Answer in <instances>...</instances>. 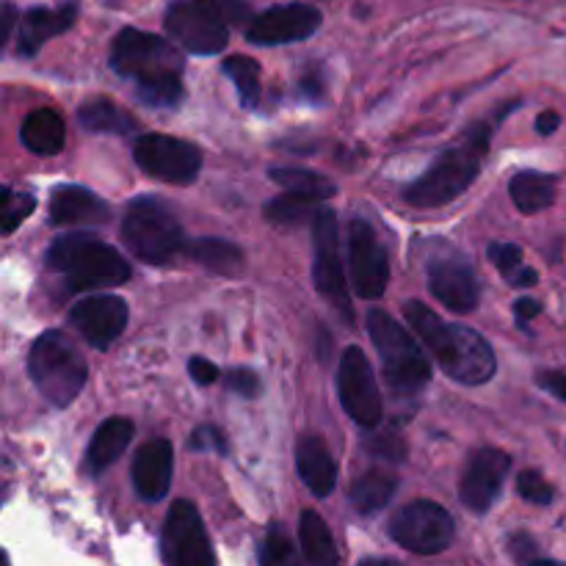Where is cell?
I'll return each instance as SVG.
<instances>
[{
  "instance_id": "cell-1",
  "label": "cell",
  "mask_w": 566,
  "mask_h": 566,
  "mask_svg": "<svg viewBox=\"0 0 566 566\" xmlns=\"http://www.w3.org/2000/svg\"><path fill=\"white\" fill-rule=\"evenodd\" d=\"M111 66L133 81L138 103L149 108H177L182 103L186 61L169 39L138 28H122L111 44Z\"/></svg>"
},
{
  "instance_id": "cell-2",
  "label": "cell",
  "mask_w": 566,
  "mask_h": 566,
  "mask_svg": "<svg viewBox=\"0 0 566 566\" xmlns=\"http://www.w3.org/2000/svg\"><path fill=\"white\" fill-rule=\"evenodd\" d=\"M403 318L418 332L420 343L453 381L468 387L486 385L495 376L497 359L490 343L464 324H448L423 302L403 304Z\"/></svg>"
},
{
  "instance_id": "cell-3",
  "label": "cell",
  "mask_w": 566,
  "mask_h": 566,
  "mask_svg": "<svg viewBox=\"0 0 566 566\" xmlns=\"http://www.w3.org/2000/svg\"><path fill=\"white\" fill-rule=\"evenodd\" d=\"M492 130L495 125L486 119L470 125L434 164L429 166L423 177L412 182L403 191V202L412 208L431 210L451 205L453 199L462 197L481 175V164H484L486 153H490Z\"/></svg>"
},
{
  "instance_id": "cell-4",
  "label": "cell",
  "mask_w": 566,
  "mask_h": 566,
  "mask_svg": "<svg viewBox=\"0 0 566 566\" xmlns=\"http://www.w3.org/2000/svg\"><path fill=\"white\" fill-rule=\"evenodd\" d=\"M44 263L64 276L70 291H99V287L125 285L130 280V263L88 232H70L50 243Z\"/></svg>"
},
{
  "instance_id": "cell-5",
  "label": "cell",
  "mask_w": 566,
  "mask_h": 566,
  "mask_svg": "<svg viewBox=\"0 0 566 566\" xmlns=\"http://www.w3.org/2000/svg\"><path fill=\"white\" fill-rule=\"evenodd\" d=\"M368 335L374 340L381 359V374L387 387L398 398H412L426 390L431 381V363L426 357L423 346L409 335L403 324H398L385 310H370L368 313Z\"/></svg>"
},
{
  "instance_id": "cell-6",
  "label": "cell",
  "mask_w": 566,
  "mask_h": 566,
  "mask_svg": "<svg viewBox=\"0 0 566 566\" xmlns=\"http://www.w3.org/2000/svg\"><path fill=\"white\" fill-rule=\"evenodd\" d=\"M28 376L50 407L66 409L86 387L88 365L64 332L50 329L28 352Z\"/></svg>"
},
{
  "instance_id": "cell-7",
  "label": "cell",
  "mask_w": 566,
  "mask_h": 566,
  "mask_svg": "<svg viewBox=\"0 0 566 566\" xmlns=\"http://www.w3.org/2000/svg\"><path fill=\"white\" fill-rule=\"evenodd\" d=\"M122 241L133 258L147 265H169L188 252V238L175 210L158 197H138L127 205Z\"/></svg>"
},
{
  "instance_id": "cell-8",
  "label": "cell",
  "mask_w": 566,
  "mask_h": 566,
  "mask_svg": "<svg viewBox=\"0 0 566 566\" xmlns=\"http://www.w3.org/2000/svg\"><path fill=\"white\" fill-rule=\"evenodd\" d=\"M166 33L193 55H219L230 44V22L219 0H175L164 17Z\"/></svg>"
},
{
  "instance_id": "cell-9",
  "label": "cell",
  "mask_w": 566,
  "mask_h": 566,
  "mask_svg": "<svg viewBox=\"0 0 566 566\" xmlns=\"http://www.w3.org/2000/svg\"><path fill=\"white\" fill-rule=\"evenodd\" d=\"M313 280L321 296L340 313L343 324H354L352 291L340 258V232H337L335 210L321 208L313 219Z\"/></svg>"
},
{
  "instance_id": "cell-10",
  "label": "cell",
  "mask_w": 566,
  "mask_h": 566,
  "mask_svg": "<svg viewBox=\"0 0 566 566\" xmlns=\"http://www.w3.org/2000/svg\"><path fill=\"white\" fill-rule=\"evenodd\" d=\"M457 536L448 509L434 501H412L390 520V539L415 556H440Z\"/></svg>"
},
{
  "instance_id": "cell-11",
  "label": "cell",
  "mask_w": 566,
  "mask_h": 566,
  "mask_svg": "<svg viewBox=\"0 0 566 566\" xmlns=\"http://www.w3.org/2000/svg\"><path fill=\"white\" fill-rule=\"evenodd\" d=\"M133 158L138 169L166 186H191L202 171V153L186 138L144 133L133 144Z\"/></svg>"
},
{
  "instance_id": "cell-12",
  "label": "cell",
  "mask_w": 566,
  "mask_h": 566,
  "mask_svg": "<svg viewBox=\"0 0 566 566\" xmlns=\"http://www.w3.org/2000/svg\"><path fill=\"white\" fill-rule=\"evenodd\" d=\"M337 396H340L343 409L359 429L370 431L381 423V390L376 385L370 359L359 346H348L343 352L340 365H337Z\"/></svg>"
},
{
  "instance_id": "cell-13",
  "label": "cell",
  "mask_w": 566,
  "mask_h": 566,
  "mask_svg": "<svg viewBox=\"0 0 566 566\" xmlns=\"http://www.w3.org/2000/svg\"><path fill=\"white\" fill-rule=\"evenodd\" d=\"M160 558L169 566H213L216 553L191 501H175L160 531Z\"/></svg>"
},
{
  "instance_id": "cell-14",
  "label": "cell",
  "mask_w": 566,
  "mask_h": 566,
  "mask_svg": "<svg viewBox=\"0 0 566 566\" xmlns=\"http://www.w3.org/2000/svg\"><path fill=\"white\" fill-rule=\"evenodd\" d=\"M429 291L451 313H473L481 302V282L468 254L453 252V249L434 254L429 260Z\"/></svg>"
},
{
  "instance_id": "cell-15",
  "label": "cell",
  "mask_w": 566,
  "mask_h": 566,
  "mask_svg": "<svg viewBox=\"0 0 566 566\" xmlns=\"http://www.w3.org/2000/svg\"><path fill=\"white\" fill-rule=\"evenodd\" d=\"M348 265H352V285L359 298H381L390 282V260L374 227L363 219H354L348 227Z\"/></svg>"
},
{
  "instance_id": "cell-16",
  "label": "cell",
  "mask_w": 566,
  "mask_h": 566,
  "mask_svg": "<svg viewBox=\"0 0 566 566\" xmlns=\"http://www.w3.org/2000/svg\"><path fill=\"white\" fill-rule=\"evenodd\" d=\"M324 17L310 3H282L260 11L247 22V39L260 48L304 42L321 28Z\"/></svg>"
},
{
  "instance_id": "cell-17",
  "label": "cell",
  "mask_w": 566,
  "mask_h": 566,
  "mask_svg": "<svg viewBox=\"0 0 566 566\" xmlns=\"http://www.w3.org/2000/svg\"><path fill=\"white\" fill-rule=\"evenodd\" d=\"M509 470H512V457L506 451H501V448H479L470 457L462 481H459V501L473 514H486L503 492Z\"/></svg>"
},
{
  "instance_id": "cell-18",
  "label": "cell",
  "mask_w": 566,
  "mask_h": 566,
  "mask_svg": "<svg viewBox=\"0 0 566 566\" xmlns=\"http://www.w3.org/2000/svg\"><path fill=\"white\" fill-rule=\"evenodd\" d=\"M127 318H130V310H127L125 298L114 296V293H94V296L72 304L70 310V324L97 352H105L119 340Z\"/></svg>"
},
{
  "instance_id": "cell-19",
  "label": "cell",
  "mask_w": 566,
  "mask_h": 566,
  "mask_svg": "<svg viewBox=\"0 0 566 566\" xmlns=\"http://www.w3.org/2000/svg\"><path fill=\"white\" fill-rule=\"evenodd\" d=\"M171 475H175V448L169 440L158 437V440L144 442L133 457L130 479L133 490L142 501L158 503L169 495Z\"/></svg>"
},
{
  "instance_id": "cell-20",
  "label": "cell",
  "mask_w": 566,
  "mask_h": 566,
  "mask_svg": "<svg viewBox=\"0 0 566 566\" xmlns=\"http://www.w3.org/2000/svg\"><path fill=\"white\" fill-rule=\"evenodd\" d=\"M75 0H66V3L59 6H36V9H28L20 20V31H17V53L22 59H33L44 48V42L70 31L75 25Z\"/></svg>"
},
{
  "instance_id": "cell-21",
  "label": "cell",
  "mask_w": 566,
  "mask_h": 566,
  "mask_svg": "<svg viewBox=\"0 0 566 566\" xmlns=\"http://www.w3.org/2000/svg\"><path fill=\"white\" fill-rule=\"evenodd\" d=\"M48 210L55 227H103L111 219L108 205L83 186H55Z\"/></svg>"
},
{
  "instance_id": "cell-22",
  "label": "cell",
  "mask_w": 566,
  "mask_h": 566,
  "mask_svg": "<svg viewBox=\"0 0 566 566\" xmlns=\"http://www.w3.org/2000/svg\"><path fill=\"white\" fill-rule=\"evenodd\" d=\"M296 468L302 475L304 486L313 492L315 497H329L337 484V462L332 457L329 446L324 437L304 434L296 446Z\"/></svg>"
},
{
  "instance_id": "cell-23",
  "label": "cell",
  "mask_w": 566,
  "mask_h": 566,
  "mask_svg": "<svg viewBox=\"0 0 566 566\" xmlns=\"http://www.w3.org/2000/svg\"><path fill=\"white\" fill-rule=\"evenodd\" d=\"M133 434H136V429H133V420L127 418H108L105 423H99L92 442H88L86 457H83V470L92 479H99L111 464L119 462V457L133 442Z\"/></svg>"
},
{
  "instance_id": "cell-24",
  "label": "cell",
  "mask_w": 566,
  "mask_h": 566,
  "mask_svg": "<svg viewBox=\"0 0 566 566\" xmlns=\"http://www.w3.org/2000/svg\"><path fill=\"white\" fill-rule=\"evenodd\" d=\"M20 142L28 153L42 155V158H53V155H59L66 144L64 119H61L53 108L31 111V114L22 119Z\"/></svg>"
},
{
  "instance_id": "cell-25",
  "label": "cell",
  "mask_w": 566,
  "mask_h": 566,
  "mask_svg": "<svg viewBox=\"0 0 566 566\" xmlns=\"http://www.w3.org/2000/svg\"><path fill=\"white\" fill-rule=\"evenodd\" d=\"M558 193V180L545 171H517L509 182V197H512L514 208L525 216L542 213V210L551 208L556 202Z\"/></svg>"
},
{
  "instance_id": "cell-26",
  "label": "cell",
  "mask_w": 566,
  "mask_h": 566,
  "mask_svg": "<svg viewBox=\"0 0 566 566\" xmlns=\"http://www.w3.org/2000/svg\"><path fill=\"white\" fill-rule=\"evenodd\" d=\"M398 484H401V481H398V475L392 473V470H368V473H363L352 484L348 501H352V506L357 509L359 514H376L381 512V509L390 506L392 495L398 492Z\"/></svg>"
},
{
  "instance_id": "cell-27",
  "label": "cell",
  "mask_w": 566,
  "mask_h": 566,
  "mask_svg": "<svg viewBox=\"0 0 566 566\" xmlns=\"http://www.w3.org/2000/svg\"><path fill=\"white\" fill-rule=\"evenodd\" d=\"M77 122L88 133H105V136H130L138 127L133 114H127L119 103L108 97H92L77 108Z\"/></svg>"
},
{
  "instance_id": "cell-28",
  "label": "cell",
  "mask_w": 566,
  "mask_h": 566,
  "mask_svg": "<svg viewBox=\"0 0 566 566\" xmlns=\"http://www.w3.org/2000/svg\"><path fill=\"white\" fill-rule=\"evenodd\" d=\"M188 258L197 260L208 271L221 276H238L243 271V252L230 241L221 238H199V241H188Z\"/></svg>"
},
{
  "instance_id": "cell-29",
  "label": "cell",
  "mask_w": 566,
  "mask_h": 566,
  "mask_svg": "<svg viewBox=\"0 0 566 566\" xmlns=\"http://www.w3.org/2000/svg\"><path fill=\"white\" fill-rule=\"evenodd\" d=\"M298 542H302V553L310 564L332 566L340 562L335 539H332L329 528H326L324 517L318 512H302L298 517Z\"/></svg>"
},
{
  "instance_id": "cell-30",
  "label": "cell",
  "mask_w": 566,
  "mask_h": 566,
  "mask_svg": "<svg viewBox=\"0 0 566 566\" xmlns=\"http://www.w3.org/2000/svg\"><path fill=\"white\" fill-rule=\"evenodd\" d=\"M321 199L304 197V193L296 191H282L280 197H274L271 202H265L263 216L276 227H298L307 224L310 219L321 213Z\"/></svg>"
},
{
  "instance_id": "cell-31",
  "label": "cell",
  "mask_w": 566,
  "mask_h": 566,
  "mask_svg": "<svg viewBox=\"0 0 566 566\" xmlns=\"http://www.w3.org/2000/svg\"><path fill=\"white\" fill-rule=\"evenodd\" d=\"M269 175L271 180H274L276 186L285 188V191L304 193V197L321 199V202H326V199H332L337 193L335 182L313 169H298V166H274Z\"/></svg>"
},
{
  "instance_id": "cell-32",
  "label": "cell",
  "mask_w": 566,
  "mask_h": 566,
  "mask_svg": "<svg viewBox=\"0 0 566 566\" xmlns=\"http://www.w3.org/2000/svg\"><path fill=\"white\" fill-rule=\"evenodd\" d=\"M221 72L235 83L238 99H241L243 108H258L260 97H263L258 61L249 59V55H230V59H224V64H221Z\"/></svg>"
},
{
  "instance_id": "cell-33",
  "label": "cell",
  "mask_w": 566,
  "mask_h": 566,
  "mask_svg": "<svg viewBox=\"0 0 566 566\" xmlns=\"http://www.w3.org/2000/svg\"><path fill=\"white\" fill-rule=\"evenodd\" d=\"M486 258H490L492 265L506 276L509 285L534 287L536 282H539V271L525 269L523 265V249H520L517 243H490Z\"/></svg>"
},
{
  "instance_id": "cell-34",
  "label": "cell",
  "mask_w": 566,
  "mask_h": 566,
  "mask_svg": "<svg viewBox=\"0 0 566 566\" xmlns=\"http://www.w3.org/2000/svg\"><path fill=\"white\" fill-rule=\"evenodd\" d=\"M363 446L370 457H379L390 464L407 462V442H403V437L398 434L396 429L379 431V426H376V429H370V434L365 437Z\"/></svg>"
},
{
  "instance_id": "cell-35",
  "label": "cell",
  "mask_w": 566,
  "mask_h": 566,
  "mask_svg": "<svg viewBox=\"0 0 566 566\" xmlns=\"http://www.w3.org/2000/svg\"><path fill=\"white\" fill-rule=\"evenodd\" d=\"M36 208V199L33 193L25 191H11L9 186L3 188V235H11L28 216Z\"/></svg>"
},
{
  "instance_id": "cell-36",
  "label": "cell",
  "mask_w": 566,
  "mask_h": 566,
  "mask_svg": "<svg viewBox=\"0 0 566 566\" xmlns=\"http://www.w3.org/2000/svg\"><path fill=\"white\" fill-rule=\"evenodd\" d=\"M517 492L523 501L534 503V506H551L556 501V486L547 484L539 470H523L517 479Z\"/></svg>"
},
{
  "instance_id": "cell-37",
  "label": "cell",
  "mask_w": 566,
  "mask_h": 566,
  "mask_svg": "<svg viewBox=\"0 0 566 566\" xmlns=\"http://www.w3.org/2000/svg\"><path fill=\"white\" fill-rule=\"evenodd\" d=\"M293 558H296V553H293V545L291 539H287V534L280 528V525H271V531L265 534L263 545H260L258 551V562L276 566V564L293 562Z\"/></svg>"
},
{
  "instance_id": "cell-38",
  "label": "cell",
  "mask_w": 566,
  "mask_h": 566,
  "mask_svg": "<svg viewBox=\"0 0 566 566\" xmlns=\"http://www.w3.org/2000/svg\"><path fill=\"white\" fill-rule=\"evenodd\" d=\"M221 381L227 385V390L235 392L241 398H258L260 390H263V381L254 374L252 368H232L221 376Z\"/></svg>"
},
{
  "instance_id": "cell-39",
  "label": "cell",
  "mask_w": 566,
  "mask_h": 566,
  "mask_svg": "<svg viewBox=\"0 0 566 566\" xmlns=\"http://www.w3.org/2000/svg\"><path fill=\"white\" fill-rule=\"evenodd\" d=\"M188 448L199 453H219V457H227V453H230L224 431H219L216 426H199L191 434V440H188Z\"/></svg>"
},
{
  "instance_id": "cell-40",
  "label": "cell",
  "mask_w": 566,
  "mask_h": 566,
  "mask_svg": "<svg viewBox=\"0 0 566 566\" xmlns=\"http://www.w3.org/2000/svg\"><path fill=\"white\" fill-rule=\"evenodd\" d=\"M509 553L517 564H536L547 562V558L539 556V547H536V539L531 534H512L509 536ZM551 564V562H547Z\"/></svg>"
},
{
  "instance_id": "cell-41",
  "label": "cell",
  "mask_w": 566,
  "mask_h": 566,
  "mask_svg": "<svg viewBox=\"0 0 566 566\" xmlns=\"http://www.w3.org/2000/svg\"><path fill=\"white\" fill-rule=\"evenodd\" d=\"M188 374H191V379L197 381L199 387H210L221 379V370L205 357H191V363H188Z\"/></svg>"
},
{
  "instance_id": "cell-42",
  "label": "cell",
  "mask_w": 566,
  "mask_h": 566,
  "mask_svg": "<svg viewBox=\"0 0 566 566\" xmlns=\"http://www.w3.org/2000/svg\"><path fill=\"white\" fill-rule=\"evenodd\" d=\"M536 385L545 392H551L553 398L566 403V374H562V370H539L536 374Z\"/></svg>"
},
{
  "instance_id": "cell-43",
  "label": "cell",
  "mask_w": 566,
  "mask_h": 566,
  "mask_svg": "<svg viewBox=\"0 0 566 566\" xmlns=\"http://www.w3.org/2000/svg\"><path fill=\"white\" fill-rule=\"evenodd\" d=\"M298 92H302V97L310 99V103H321V99L326 97V86L321 72H307V75H302V81H298Z\"/></svg>"
},
{
  "instance_id": "cell-44",
  "label": "cell",
  "mask_w": 566,
  "mask_h": 566,
  "mask_svg": "<svg viewBox=\"0 0 566 566\" xmlns=\"http://www.w3.org/2000/svg\"><path fill=\"white\" fill-rule=\"evenodd\" d=\"M536 315H542L539 298L523 296V298H517V302H514V321H517L520 329H525V326H528L531 321L536 318Z\"/></svg>"
},
{
  "instance_id": "cell-45",
  "label": "cell",
  "mask_w": 566,
  "mask_h": 566,
  "mask_svg": "<svg viewBox=\"0 0 566 566\" xmlns=\"http://www.w3.org/2000/svg\"><path fill=\"white\" fill-rule=\"evenodd\" d=\"M558 122H562V116H558L556 111H542V114L536 116V133H539V136H553V133L558 130Z\"/></svg>"
},
{
  "instance_id": "cell-46",
  "label": "cell",
  "mask_w": 566,
  "mask_h": 566,
  "mask_svg": "<svg viewBox=\"0 0 566 566\" xmlns=\"http://www.w3.org/2000/svg\"><path fill=\"white\" fill-rule=\"evenodd\" d=\"M6 22H3V42H6V39H9L11 36V22H14V14H17V11H14V6H11V3H6Z\"/></svg>"
}]
</instances>
